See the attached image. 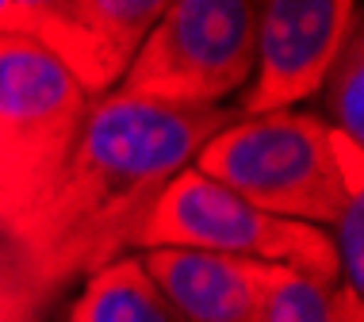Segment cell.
<instances>
[{
	"instance_id": "cell-11",
	"label": "cell",
	"mask_w": 364,
	"mask_h": 322,
	"mask_svg": "<svg viewBox=\"0 0 364 322\" xmlns=\"http://www.w3.org/2000/svg\"><path fill=\"white\" fill-rule=\"evenodd\" d=\"M322 100H326L322 123L353 142H364V35H360V23L349 35V43L341 46L338 62H333L326 85H322Z\"/></svg>"
},
{
	"instance_id": "cell-12",
	"label": "cell",
	"mask_w": 364,
	"mask_h": 322,
	"mask_svg": "<svg viewBox=\"0 0 364 322\" xmlns=\"http://www.w3.org/2000/svg\"><path fill=\"white\" fill-rule=\"evenodd\" d=\"M333 261H338V288L364 296V196L346 200L338 219L326 227Z\"/></svg>"
},
{
	"instance_id": "cell-13",
	"label": "cell",
	"mask_w": 364,
	"mask_h": 322,
	"mask_svg": "<svg viewBox=\"0 0 364 322\" xmlns=\"http://www.w3.org/2000/svg\"><path fill=\"white\" fill-rule=\"evenodd\" d=\"M330 150L346 196H364V142H353L346 134L330 131Z\"/></svg>"
},
{
	"instance_id": "cell-2",
	"label": "cell",
	"mask_w": 364,
	"mask_h": 322,
	"mask_svg": "<svg viewBox=\"0 0 364 322\" xmlns=\"http://www.w3.org/2000/svg\"><path fill=\"white\" fill-rule=\"evenodd\" d=\"M192 169L230 188L245 203L291 222L326 230L346 208L338 165L330 150V127L314 112L238 115L215 139L203 142Z\"/></svg>"
},
{
	"instance_id": "cell-8",
	"label": "cell",
	"mask_w": 364,
	"mask_h": 322,
	"mask_svg": "<svg viewBox=\"0 0 364 322\" xmlns=\"http://www.w3.org/2000/svg\"><path fill=\"white\" fill-rule=\"evenodd\" d=\"M139 257L188 322H264V296L280 272L192 249H142Z\"/></svg>"
},
{
	"instance_id": "cell-3",
	"label": "cell",
	"mask_w": 364,
	"mask_h": 322,
	"mask_svg": "<svg viewBox=\"0 0 364 322\" xmlns=\"http://www.w3.org/2000/svg\"><path fill=\"white\" fill-rule=\"evenodd\" d=\"M92 100L31 38H0V238L50 196Z\"/></svg>"
},
{
	"instance_id": "cell-5",
	"label": "cell",
	"mask_w": 364,
	"mask_h": 322,
	"mask_svg": "<svg viewBox=\"0 0 364 322\" xmlns=\"http://www.w3.org/2000/svg\"><path fill=\"white\" fill-rule=\"evenodd\" d=\"M142 249H192L253 261L338 288V261L326 230L253 208L192 165L176 173L157 196L134 253Z\"/></svg>"
},
{
	"instance_id": "cell-9",
	"label": "cell",
	"mask_w": 364,
	"mask_h": 322,
	"mask_svg": "<svg viewBox=\"0 0 364 322\" xmlns=\"http://www.w3.org/2000/svg\"><path fill=\"white\" fill-rule=\"evenodd\" d=\"M58 322H188L176 304L154 284L139 253L112 261L81 280L77 296Z\"/></svg>"
},
{
	"instance_id": "cell-4",
	"label": "cell",
	"mask_w": 364,
	"mask_h": 322,
	"mask_svg": "<svg viewBox=\"0 0 364 322\" xmlns=\"http://www.w3.org/2000/svg\"><path fill=\"white\" fill-rule=\"evenodd\" d=\"M253 46V0H165L115 92L161 107L215 112L250 85Z\"/></svg>"
},
{
	"instance_id": "cell-14",
	"label": "cell",
	"mask_w": 364,
	"mask_h": 322,
	"mask_svg": "<svg viewBox=\"0 0 364 322\" xmlns=\"http://www.w3.org/2000/svg\"><path fill=\"white\" fill-rule=\"evenodd\" d=\"M0 322H38V315L27 304V296L19 291V280H16L4 238H0Z\"/></svg>"
},
{
	"instance_id": "cell-7",
	"label": "cell",
	"mask_w": 364,
	"mask_h": 322,
	"mask_svg": "<svg viewBox=\"0 0 364 322\" xmlns=\"http://www.w3.org/2000/svg\"><path fill=\"white\" fill-rule=\"evenodd\" d=\"M165 0H27L23 38L43 46L88 100L119 89Z\"/></svg>"
},
{
	"instance_id": "cell-6",
	"label": "cell",
	"mask_w": 364,
	"mask_h": 322,
	"mask_svg": "<svg viewBox=\"0 0 364 322\" xmlns=\"http://www.w3.org/2000/svg\"><path fill=\"white\" fill-rule=\"evenodd\" d=\"M357 23V0H269V4H257L253 73L234 112H291L295 104H307L311 96H318Z\"/></svg>"
},
{
	"instance_id": "cell-1",
	"label": "cell",
	"mask_w": 364,
	"mask_h": 322,
	"mask_svg": "<svg viewBox=\"0 0 364 322\" xmlns=\"http://www.w3.org/2000/svg\"><path fill=\"white\" fill-rule=\"evenodd\" d=\"M234 119V107L184 112L119 92L96 100L50 196L4 238L35 315L77 280L134 253L157 196Z\"/></svg>"
},
{
	"instance_id": "cell-15",
	"label": "cell",
	"mask_w": 364,
	"mask_h": 322,
	"mask_svg": "<svg viewBox=\"0 0 364 322\" xmlns=\"http://www.w3.org/2000/svg\"><path fill=\"white\" fill-rule=\"evenodd\" d=\"M27 23V0H0V38L23 35Z\"/></svg>"
},
{
	"instance_id": "cell-10",
	"label": "cell",
	"mask_w": 364,
	"mask_h": 322,
	"mask_svg": "<svg viewBox=\"0 0 364 322\" xmlns=\"http://www.w3.org/2000/svg\"><path fill=\"white\" fill-rule=\"evenodd\" d=\"M360 307L364 296L280 269L264 296V322H349V315Z\"/></svg>"
}]
</instances>
